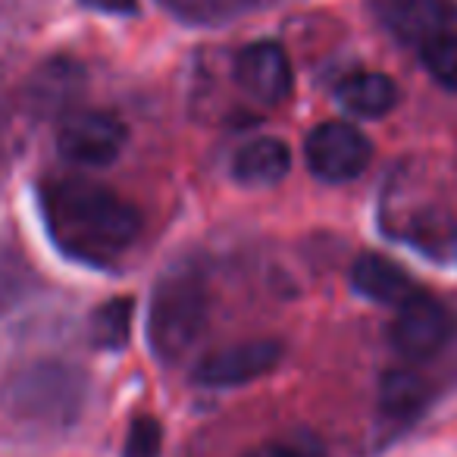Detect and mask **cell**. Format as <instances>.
<instances>
[{"mask_svg": "<svg viewBox=\"0 0 457 457\" xmlns=\"http://www.w3.org/2000/svg\"><path fill=\"white\" fill-rule=\"evenodd\" d=\"M282 361V345L276 338H251L207 354L195 367V382L207 388H236L267 376Z\"/></svg>", "mask_w": 457, "mask_h": 457, "instance_id": "ba28073f", "label": "cell"}, {"mask_svg": "<svg viewBox=\"0 0 457 457\" xmlns=\"http://www.w3.org/2000/svg\"><path fill=\"white\" fill-rule=\"evenodd\" d=\"M245 457H307V454L288 442H263L257 448H251Z\"/></svg>", "mask_w": 457, "mask_h": 457, "instance_id": "d6986e66", "label": "cell"}, {"mask_svg": "<svg viewBox=\"0 0 457 457\" xmlns=\"http://www.w3.org/2000/svg\"><path fill=\"white\" fill-rule=\"evenodd\" d=\"M45 216L54 242L88 263H110L141 232L138 210L88 179H60L47 185Z\"/></svg>", "mask_w": 457, "mask_h": 457, "instance_id": "6da1fadb", "label": "cell"}, {"mask_svg": "<svg viewBox=\"0 0 457 457\" xmlns=\"http://www.w3.org/2000/svg\"><path fill=\"white\" fill-rule=\"evenodd\" d=\"M454 336V313L448 304L417 292L398 307L392 323V345L407 361H429Z\"/></svg>", "mask_w": 457, "mask_h": 457, "instance_id": "5b68a950", "label": "cell"}, {"mask_svg": "<svg viewBox=\"0 0 457 457\" xmlns=\"http://www.w3.org/2000/svg\"><path fill=\"white\" fill-rule=\"evenodd\" d=\"M288 166H292V154H288L286 141L254 138L236 154L232 176L245 188H270V185H279L288 176Z\"/></svg>", "mask_w": 457, "mask_h": 457, "instance_id": "7c38bea8", "label": "cell"}, {"mask_svg": "<svg viewBox=\"0 0 457 457\" xmlns=\"http://www.w3.org/2000/svg\"><path fill=\"white\" fill-rule=\"evenodd\" d=\"M304 160L311 172L323 182L342 185L357 179L373 160L370 138L351 122H320L304 141Z\"/></svg>", "mask_w": 457, "mask_h": 457, "instance_id": "277c9868", "label": "cell"}, {"mask_svg": "<svg viewBox=\"0 0 457 457\" xmlns=\"http://www.w3.org/2000/svg\"><path fill=\"white\" fill-rule=\"evenodd\" d=\"M373 16L392 38L411 47L457 29L454 0H373Z\"/></svg>", "mask_w": 457, "mask_h": 457, "instance_id": "52a82bcc", "label": "cell"}, {"mask_svg": "<svg viewBox=\"0 0 457 457\" xmlns=\"http://www.w3.org/2000/svg\"><path fill=\"white\" fill-rule=\"evenodd\" d=\"M132 298H113L101 304L91 317V342L97 348L120 351L132 332Z\"/></svg>", "mask_w": 457, "mask_h": 457, "instance_id": "5bb4252c", "label": "cell"}, {"mask_svg": "<svg viewBox=\"0 0 457 457\" xmlns=\"http://www.w3.org/2000/svg\"><path fill=\"white\" fill-rule=\"evenodd\" d=\"M236 82L261 104H282L292 95V63L276 41H254L236 57Z\"/></svg>", "mask_w": 457, "mask_h": 457, "instance_id": "9c48e42d", "label": "cell"}, {"mask_svg": "<svg viewBox=\"0 0 457 457\" xmlns=\"http://www.w3.org/2000/svg\"><path fill=\"white\" fill-rule=\"evenodd\" d=\"M126 122L107 110H76L60 122L57 147L76 166H107L126 147Z\"/></svg>", "mask_w": 457, "mask_h": 457, "instance_id": "8992f818", "label": "cell"}, {"mask_svg": "<svg viewBox=\"0 0 457 457\" xmlns=\"http://www.w3.org/2000/svg\"><path fill=\"white\" fill-rule=\"evenodd\" d=\"M429 401V386L420 373H413L411 367H395L388 373H382L379 382V407L382 413L395 420H411Z\"/></svg>", "mask_w": 457, "mask_h": 457, "instance_id": "4fadbf2b", "label": "cell"}, {"mask_svg": "<svg viewBox=\"0 0 457 457\" xmlns=\"http://www.w3.org/2000/svg\"><path fill=\"white\" fill-rule=\"evenodd\" d=\"M82 404V382L72 370L57 363L20 370L4 388V407L20 420L66 423Z\"/></svg>", "mask_w": 457, "mask_h": 457, "instance_id": "3957f363", "label": "cell"}, {"mask_svg": "<svg viewBox=\"0 0 457 457\" xmlns=\"http://www.w3.org/2000/svg\"><path fill=\"white\" fill-rule=\"evenodd\" d=\"M336 97L348 113L361 116V120H379V116L392 113L401 101V91L386 72H351L338 82Z\"/></svg>", "mask_w": 457, "mask_h": 457, "instance_id": "8fae6325", "label": "cell"}, {"mask_svg": "<svg viewBox=\"0 0 457 457\" xmlns=\"http://www.w3.org/2000/svg\"><path fill=\"white\" fill-rule=\"evenodd\" d=\"M207 286L197 270H170L157 282L147 311V342L166 363H176L201 338L207 323Z\"/></svg>", "mask_w": 457, "mask_h": 457, "instance_id": "7a4b0ae2", "label": "cell"}, {"mask_svg": "<svg viewBox=\"0 0 457 457\" xmlns=\"http://www.w3.org/2000/svg\"><path fill=\"white\" fill-rule=\"evenodd\" d=\"M423 66L442 88L457 91V29L432 38L429 45L420 47Z\"/></svg>", "mask_w": 457, "mask_h": 457, "instance_id": "9a60e30c", "label": "cell"}, {"mask_svg": "<svg viewBox=\"0 0 457 457\" xmlns=\"http://www.w3.org/2000/svg\"><path fill=\"white\" fill-rule=\"evenodd\" d=\"M79 4L88 10H97V13H113V16L138 13V0H79Z\"/></svg>", "mask_w": 457, "mask_h": 457, "instance_id": "ac0fdd59", "label": "cell"}, {"mask_svg": "<svg viewBox=\"0 0 457 457\" xmlns=\"http://www.w3.org/2000/svg\"><path fill=\"white\" fill-rule=\"evenodd\" d=\"M163 451V429L154 417H135L129 426L122 457H160Z\"/></svg>", "mask_w": 457, "mask_h": 457, "instance_id": "e0dca14e", "label": "cell"}, {"mask_svg": "<svg viewBox=\"0 0 457 457\" xmlns=\"http://www.w3.org/2000/svg\"><path fill=\"white\" fill-rule=\"evenodd\" d=\"M82 85V70L76 63H51L47 70H41V88H38V101L47 104V110L66 107L72 101V95Z\"/></svg>", "mask_w": 457, "mask_h": 457, "instance_id": "2e32d148", "label": "cell"}, {"mask_svg": "<svg viewBox=\"0 0 457 457\" xmlns=\"http://www.w3.org/2000/svg\"><path fill=\"white\" fill-rule=\"evenodd\" d=\"M351 286L357 295H363L373 304L401 307L407 298L420 292L417 282L407 276L401 263L388 261L382 254H361L351 263Z\"/></svg>", "mask_w": 457, "mask_h": 457, "instance_id": "30bf717a", "label": "cell"}]
</instances>
